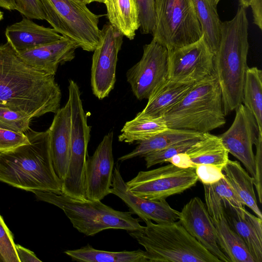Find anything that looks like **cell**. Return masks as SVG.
<instances>
[{"mask_svg":"<svg viewBox=\"0 0 262 262\" xmlns=\"http://www.w3.org/2000/svg\"><path fill=\"white\" fill-rule=\"evenodd\" d=\"M61 99L54 75L28 65L7 41L0 44V104L33 119L56 113Z\"/></svg>","mask_w":262,"mask_h":262,"instance_id":"1","label":"cell"},{"mask_svg":"<svg viewBox=\"0 0 262 262\" xmlns=\"http://www.w3.org/2000/svg\"><path fill=\"white\" fill-rule=\"evenodd\" d=\"M25 134L29 143L0 153V181L28 191L61 193L62 181L53 166L48 130L30 128Z\"/></svg>","mask_w":262,"mask_h":262,"instance_id":"2","label":"cell"},{"mask_svg":"<svg viewBox=\"0 0 262 262\" xmlns=\"http://www.w3.org/2000/svg\"><path fill=\"white\" fill-rule=\"evenodd\" d=\"M248 26L246 8L241 6L232 19L221 23V39L213 63L225 115L243 103V88L249 68Z\"/></svg>","mask_w":262,"mask_h":262,"instance_id":"3","label":"cell"},{"mask_svg":"<svg viewBox=\"0 0 262 262\" xmlns=\"http://www.w3.org/2000/svg\"><path fill=\"white\" fill-rule=\"evenodd\" d=\"M220 86L214 73L195 83L162 117L168 128L202 134L226 123Z\"/></svg>","mask_w":262,"mask_h":262,"instance_id":"4","label":"cell"},{"mask_svg":"<svg viewBox=\"0 0 262 262\" xmlns=\"http://www.w3.org/2000/svg\"><path fill=\"white\" fill-rule=\"evenodd\" d=\"M143 230L127 231L142 246L149 262H219L221 260L191 235L178 221H143Z\"/></svg>","mask_w":262,"mask_h":262,"instance_id":"5","label":"cell"},{"mask_svg":"<svg viewBox=\"0 0 262 262\" xmlns=\"http://www.w3.org/2000/svg\"><path fill=\"white\" fill-rule=\"evenodd\" d=\"M36 199L61 209L73 227L87 236H94L106 229L127 231L143 230L139 219L133 217L132 212L116 210L101 201L78 200L62 193L32 190Z\"/></svg>","mask_w":262,"mask_h":262,"instance_id":"6","label":"cell"},{"mask_svg":"<svg viewBox=\"0 0 262 262\" xmlns=\"http://www.w3.org/2000/svg\"><path fill=\"white\" fill-rule=\"evenodd\" d=\"M46 19L63 37L82 50L94 51L99 43L102 15L92 12L81 0H40Z\"/></svg>","mask_w":262,"mask_h":262,"instance_id":"7","label":"cell"},{"mask_svg":"<svg viewBox=\"0 0 262 262\" xmlns=\"http://www.w3.org/2000/svg\"><path fill=\"white\" fill-rule=\"evenodd\" d=\"M69 82L71 152L68 168L62 181L61 193L74 199L85 200L84 172L89 157L91 127L88 123L79 86L72 79Z\"/></svg>","mask_w":262,"mask_h":262,"instance_id":"8","label":"cell"},{"mask_svg":"<svg viewBox=\"0 0 262 262\" xmlns=\"http://www.w3.org/2000/svg\"><path fill=\"white\" fill-rule=\"evenodd\" d=\"M153 38L168 50L201 38L203 33L192 0H155Z\"/></svg>","mask_w":262,"mask_h":262,"instance_id":"9","label":"cell"},{"mask_svg":"<svg viewBox=\"0 0 262 262\" xmlns=\"http://www.w3.org/2000/svg\"><path fill=\"white\" fill-rule=\"evenodd\" d=\"M198 181L195 168H179L172 164L148 171H140L126 182L129 190L139 197L165 200L194 186Z\"/></svg>","mask_w":262,"mask_h":262,"instance_id":"10","label":"cell"},{"mask_svg":"<svg viewBox=\"0 0 262 262\" xmlns=\"http://www.w3.org/2000/svg\"><path fill=\"white\" fill-rule=\"evenodd\" d=\"M123 36L110 23L100 30L99 43L92 57L91 73L92 92L99 99L106 97L114 88L118 55Z\"/></svg>","mask_w":262,"mask_h":262,"instance_id":"11","label":"cell"},{"mask_svg":"<svg viewBox=\"0 0 262 262\" xmlns=\"http://www.w3.org/2000/svg\"><path fill=\"white\" fill-rule=\"evenodd\" d=\"M143 49L141 59L126 74L132 92L139 100L147 99L159 85L168 79L167 48L152 39Z\"/></svg>","mask_w":262,"mask_h":262,"instance_id":"12","label":"cell"},{"mask_svg":"<svg viewBox=\"0 0 262 262\" xmlns=\"http://www.w3.org/2000/svg\"><path fill=\"white\" fill-rule=\"evenodd\" d=\"M214 54L203 35L198 41L168 50V79L178 82H196L214 73Z\"/></svg>","mask_w":262,"mask_h":262,"instance_id":"13","label":"cell"},{"mask_svg":"<svg viewBox=\"0 0 262 262\" xmlns=\"http://www.w3.org/2000/svg\"><path fill=\"white\" fill-rule=\"evenodd\" d=\"M235 110L233 123L219 137L228 152L242 162L253 178L255 173L253 145L255 144L259 134L262 132L259 131L253 115L243 103Z\"/></svg>","mask_w":262,"mask_h":262,"instance_id":"14","label":"cell"},{"mask_svg":"<svg viewBox=\"0 0 262 262\" xmlns=\"http://www.w3.org/2000/svg\"><path fill=\"white\" fill-rule=\"evenodd\" d=\"M114 133L105 135L93 155L88 157L85 167V196L91 201H101L111 193L114 170Z\"/></svg>","mask_w":262,"mask_h":262,"instance_id":"15","label":"cell"},{"mask_svg":"<svg viewBox=\"0 0 262 262\" xmlns=\"http://www.w3.org/2000/svg\"><path fill=\"white\" fill-rule=\"evenodd\" d=\"M203 186L206 206L214 226L221 250L229 262H254L243 239L230 226L222 202L211 185Z\"/></svg>","mask_w":262,"mask_h":262,"instance_id":"16","label":"cell"},{"mask_svg":"<svg viewBox=\"0 0 262 262\" xmlns=\"http://www.w3.org/2000/svg\"><path fill=\"white\" fill-rule=\"evenodd\" d=\"M187 231L221 261L229 262L217 242L215 229L206 205L199 197L191 199L178 213Z\"/></svg>","mask_w":262,"mask_h":262,"instance_id":"17","label":"cell"},{"mask_svg":"<svg viewBox=\"0 0 262 262\" xmlns=\"http://www.w3.org/2000/svg\"><path fill=\"white\" fill-rule=\"evenodd\" d=\"M111 193L121 199L132 213L137 214L143 221L149 220L156 223H166L178 220L179 211L171 208L166 200H150L131 192L117 165L114 168Z\"/></svg>","mask_w":262,"mask_h":262,"instance_id":"18","label":"cell"},{"mask_svg":"<svg viewBox=\"0 0 262 262\" xmlns=\"http://www.w3.org/2000/svg\"><path fill=\"white\" fill-rule=\"evenodd\" d=\"M78 48L76 42L62 36L58 40L17 53L30 67L55 76L59 64L75 58V50Z\"/></svg>","mask_w":262,"mask_h":262,"instance_id":"19","label":"cell"},{"mask_svg":"<svg viewBox=\"0 0 262 262\" xmlns=\"http://www.w3.org/2000/svg\"><path fill=\"white\" fill-rule=\"evenodd\" d=\"M48 129L53 166L57 177L64 179L69 166L71 152V112L70 102H67L55 113Z\"/></svg>","mask_w":262,"mask_h":262,"instance_id":"20","label":"cell"},{"mask_svg":"<svg viewBox=\"0 0 262 262\" xmlns=\"http://www.w3.org/2000/svg\"><path fill=\"white\" fill-rule=\"evenodd\" d=\"M7 42L19 53L60 39L62 36L53 29L37 25L23 16L5 30Z\"/></svg>","mask_w":262,"mask_h":262,"instance_id":"21","label":"cell"},{"mask_svg":"<svg viewBox=\"0 0 262 262\" xmlns=\"http://www.w3.org/2000/svg\"><path fill=\"white\" fill-rule=\"evenodd\" d=\"M195 83L178 82L167 79L155 89L147 99L145 107L136 116L140 118L162 117L184 97Z\"/></svg>","mask_w":262,"mask_h":262,"instance_id":"22","label":"cell"},{"mask_svg":"<svg viewBox=\"0 0 262 262\" xmlns=\"http://www.w3.org/2000/svg\"><path fill=\"white\" fill-rule=\"evenodd\" d=\"M224 207L230 226L243 239L254 262H261L262 219L247 210L242 217L229 208Z\"/></svg>","mask_w":262,"mask_h":262,"instance_id":"23","label":"cell"},{"mask_svg":"<svg viewBox=\"0 0 262 262\" xmlns=\"http://www.w3.org/2000/svg\"><path fill=\"white\" fill-rule=\"evenodd\" d=\"M104 4L109 23L124 36L134 39L140 28L136 0H105Z\"/></svg>","mask_w":262,"mask_h":262,"instance_id":"24","label":"cell"},{"mask_svg":"<svg viewBox=\"0 0 262 262\" xmlns=\"http://www.w3.org/2000/svg\"><path fill=\"white\" fill-rule=\"evenodd\" d=\"M222 171L226 181L245 205L262 219V214L257 204L252 177L249 176L239 162L229 159Z\"/></svg>","mask_w":262,"mask_h":262,"instance_id":"25","label":"cell"},{"mask_svg":"<svg viewBox=\"0 0 262 262\" xmlns=\"http://www.w3.org/2000/svg\"><path fill=\"white\" fill-rule=\"evenodd\" d=\"M185 152L195 165L208 164L223 168L229 160V152L220 137L209 133L202 134Z\"/></svg>","mask_w":262,"mask_h":262,"instance_id":"26","label":"cell"},{"mask_svg":"<svg viewBox=\"0 0 262 262\" xmlns=\"http://www.w3.org/2000/svg\"><path fill=\"white\" fill-rule=\"evenodd\" d=\"M202 134L188 130L168 128L152 137L138 143V145L130 152L118 158L124 161L137 157H143L147 154L160 150L178 142L200 138Z\"/></svg>","mask_w":262,"mask_h":262,"instance_id":"27","label":"cell"},{"mask_svg":"<svg viewBox=\"0 0 262 262\" xmlns=\"http://www.w3.org/2000/svg\"><path fill=\"white\" fill-rule=\"evenodd\" d=\"M64 253L73 260L80 262H149L147 252L141 249L106 251L96 249L88 244L80 249L66 250Z\"/></svg>","mask_w":262,"mask_h":262,"instance_id":"28","label":"cell"},{"mask_svg":"<svg viewBox=\"0 0 262 262\" xmlns=\"http://www.w3.org/2000/svg\"><path fill=\"white\" fill-rule=\"evenodd\" d=\"M205 41L214 55L219 46L221 23L213 0H192Z\"/></svg>","mask_w":262,"mask_h":262,"instance_id":"29","label":"cell"},{"mask_svg":"<svg viewBox=\"0 0 262 262\" xmlns=\"http://www.w3.org/2000/svg\"><path fill=\"white\" fill-rule=\"evenodd\" d=\"M163 117L140 118L136 116L133 119L125 122L118 140L132 144L149 139L168 129Z\"/></svg>","mask_w":262,"mask_h":262,"instance_id":"30","label":"cell"},{"mask_svg":"<svg viewBox=\"0 0 262 262\" xmlns=\"http://www.w3.org/2000/svg\"><path fill=\"white\" fill-rule=\"evenodd\" d=\"M242 103L253 115L262 132V71L257 67L247 70Z\"/></svg>","mask_w":262,"mask_h":262,"instance_id":"31","label":"cell"},{"mask_svg":"<svg viewBox=\"0 0 262 262\" xmlns=\"http://www.w3.org/2000/svg\"><path fill=\"white\" fill-rule=\"evenodd\" d=\"M224 207H228L243 217L245 205L224 177L217 182L210 184Z\"/></svg>","mask_w":262,"mask_h":262,"instance_id":"32","label":"cell"},{"mask_svg":"<svg viewBox=\"0 0 262 262\" xmlns=\"http://www.w3.org/2000/svg\"><path fill=\"white\" fill-rule=\"evenodd\" d=\"M201 138L182 141L161 150L146 154L143 157L146 167L148 168L158 164H161L175 155L185 152Z\"/></svg>","mask_w":262,"mask_h":262,"instance_id":"33","label":"cell"},{"mask_svg":"<svg viewBox=\"0 0 262 262\" xmlns=\"http://www.w3.org/2000/svg\"><path fill=\"white\" fill-rule=\"evenodd\" d=\"M31 118L0 104V128L26 133L30 129Z\"/></svg>","mask_w":262,"mask_h":262,"instance_id":"34","label":"cell"},{"mask_svg":"<svg viewBox=\"0 0 262 262\" xmlns=\"http://www.w3.org/2000/svg\"><path fill=\"white\" fill-rule=\"evenodd\" d=\"M12 233L0 215V262H19Z\"/></svg>","mask_w":262,"mask_h":262,"instance_id":"35","label":"cell"},{"mask_svg":"<svg viewBox=\"0 0 262 262\" xmlns=\"http://www.w3.org/2000/svg\"><path fill=\"white\" fill-rule=\"evenodd\" d=\"M139 10L140 30L144 34L152 33L156 21L155 0H136Z\"/></svg>","mask_w":262,"mask_h":262,"instance_id":"36","label":"cell"},{"mask_svg":"<svg viewBox=\"0 0 262 262\" xmlns=\"http://www.w3.org/2000/svg\"><path fill=\"white\" fill-rule=\"evenodd\" d=\"M29 143L25 133L0 128V153L12 150Z\"/></svg>","mask_w":262,"mask_h":262,"instance_id":"37","label":"cell"},{"mask_svg":"<svg viewBox=\"0 0 262 262\" xmlns=\"http://www.w3.org/2000/svg\"><path fill=\"white\" fill-rule=\"evenodd\" d=\"M223 168L208 164H196L195 172L203 184L210 185L219 181L223 178Z\"/></svg>","mask_w":262,"mask_h":262,"instance_id":"38","label":"cell"},{"mask_svg":"<svg viewBox=\"0 0 262 262\" xmlns=\"http://www.w3.org/2000/svg\"><path fill=\"white\" fill-rule=\"evenodd\" d=\"M17 9L23 16L30 19H46L40 0H14Z\"/></svg>","mask_w":262,"mask_h":262,"instance_id":"39","label":"cell"},{"mask_svg":"<svg viewBox=\"0 0 262 262\" xmlns=\"http://www.w3.org/2000/svg\"><path fill=\"white\" fill-rule=\"evenodd\" d=\"M256 154L255 155V173L253 177V183L256 188L259 203L262 202L261 168H262V134L258 135L255 143Z\"/></svg>","mask_w":262,"mask_h":262,"instance_id":"40","label":"cell"},{"mask_svg":"<svg viewBox=\"0 0 262 262\" xmlns=\"http://www.w3.org/2000/svg\"><path fill=\"white\" fill-rule=\"evenodd\" d=\"M166 162H169L182 168H195V165L191 161L186 152H181L175 155L168 159Z\"/></svg>","mask_w":262,"mask_h":262,"instance_id":"41","label":"cell"},{"mask_svg":"<svg viewBox=\"0 0 262 262\" xmlns=\"http://www.w3.org/2000/svg\"><path fill=\"white\" fill-rule=\"evenodd\" d=\"M15 248L19 262H40L41 260L31 250L18 245H15Z\"/></svg>","mask_w":262,"mask_h":262,"instance_id":"42","label":"cell"},{"mask_svg":"<svg viewBox=\"0 0 262 262\" xmlns=\"http://www.w3.org/2000/svg\"><path fill=\"white\" fill-rule=\"evenodd\" d=\"M253 23L262 30V0H251Z\"/></svg>","mask_w":262,"mask_h":262,"instance_id":"43","label":"cell"},{"mask_svg":"<svg viewBox=\"0 0 262 262\" xmlns=\"http://www.w3.org/2000/svg\"><path fill=\"white\" fill-rule=\"evenodd\" d=\"M0 7L9 11L17 9L14 0H0Z\"/></svg>","mask_w":262,"mask_h":262,"instance_id":"44","label":"cell"},{"mask_svg":"<svg viewBox=\"0 0 262 262\" xmlns=\"http://www.w3.org/2000/svg\"><path fill=\"white\" fill-rule=\"evenodd\" d=\"M240 6L247 8L250 6L251 0H238Z\"/></svg>","mask_w":262,"mask_h":262,"instance_id":"45","label":"cell"},{"mask_svg":"<svg viewBox=\"0 0 262 262\" xmlns=\"http://www.w3.org/2000/svg\"><path fill=\"white\" fill-rule=\"evenodd\" d=\"M83 1L84 3H85L86 5L89 4L93 2H98V3H103L105 1V0H81Z\"/></svg>","mask_w":262,"mask_h":262,"instance_id":"46","label":"cell"},{"mask_svg":"<svg viewBox=\"0 0 262 262\" xmlns=\"http://www.w3.org/2000/svg\"><path fill=\"white\" fill-rule=\"evenodd\" d=\"M4 17V13L3 12L0 10V21L3 19Z\"/></svg>","mask_w":262,"mask_h":262,"instance_id":"47","label":"cell"},{"mask_svg":"<svg viewBox=\"0 0 262 262\" xmlns=\"http://www.w3.org/2000/svg\"><path fill=\"white\" fill-rule=\"evenodd\" d=\"M215 4L217 6L219 2L220 1V0H213Z\"/></svg>","mask_w":262,"mask_h":262,"instance_id":"48","label":"cell"}]
</instances>
